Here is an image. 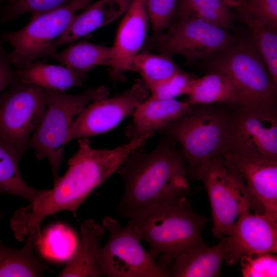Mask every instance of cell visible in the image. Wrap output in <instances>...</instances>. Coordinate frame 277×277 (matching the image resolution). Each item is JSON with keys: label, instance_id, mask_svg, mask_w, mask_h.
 Here are the masks:
<instances>
[{"label": "cell", "instance_id": "cell-13", "mask_svg": "<svg viewBox=\"0 0 277 277\" xmlns=\"http://www.w3.org/2000/svg\"><path fill=\"white\" fill-rule=\"evenodd\" d=\"M149 96L148 87L143 80H138L116 96L90 103L75 118L67 143L110 130L125 118L132 116L136 107Z\"/></svg>", "mask_w": 277, "mask_h": 277}, {"label": "cell", "instance_id": "cell-4", "mask_svg": "<svg viewBox=\"0 0 277 277\" xmlns=\"http://www.w3.org/2000/svg\"><path fill=\"white\" fill-rule=\"evenodd\" d=\"M231 112L210 105H192L161 131L180 147L189 175L224 152Z\"/></svg>", "mask_w": 277, "mask_h": 277}, {"label": "cell", "instance_id": "cell-31", "mask_svg": "<svg viewBox=\"0 0 277 277\" xmlns=\"http://www.w3.org/2000/svg\"><path fill=\"white\" fill-rule=\"evenodd\" d=\"M240 262L244 277H277V255L274 253L251 254L244 256Z\"/></svg>", "mask_w": 277, "mask_h": 277}, {"label": "cell", "instance_id": "cell-3", "mask_svg": "<svg viewBox=\"0 0 277 277\" xmlns=\"http://www.w3.org/2000/svg\"><path fill=\"white\" fill-rule=\"evenodd\" d=\"M206 219L192 209L187 197L168 204L149 206L135 212L129 223L149 251L160 255H177L206 244L201 237Z\"/></svg>", "mask_w": 277, "mask_h": 277}, {"label": "cell", "instance_id": "cell-30", "mask_svg": "<svg viewBox=\"0 0 277 277\" xmlns=\"http://www.w3.org/2000/svg\"><path fill=\"white\" fill-rule=\"evenodd\" d=\"M195 77L182 70L149 88L150 96L161 100H173L187 95Z\"/></svg>", "mask_w": 277, "mask_h": 277}, {"label": "cell", "instance_id": "cell-18", "mask_svg": "<svg viewBox=\"0 0 277 277\" xmlns=\"http://www.w3.org/2000/svg\"><path fill=\"white\" fill-rule=\"evenodd\" d=\"M192 105L186 101L161 100L149 96L135 109L125 130L129 139L155 131H162L187 113Z\"/></svg>", "mask_w": 277, "mask_h": 277}, {"label": "cell", "instance_id": "cell-14", "mask_svg": "<svg viewBox=\"0 0 277 277\" xmlns=\"http://www.w3.org/2000/svg\"><path fill=\"white\" fill-rule=\"evenodd\" d=\"M225 261L231 266L244 256L256 253H277V221L263 213H242L224 236Z\"/></svg>", "mask_w": 277, "mask_h": 277}, {"label": "cell", "instance_id": "cell-37", "mask_svg": "<svg viewBox=\"0 0 277 277\" xmlns=\"http://www.w3.org/2000/svg\"><path fill=\"white\" fill-rule=\"evenodd\" d=\"M277 32V24H268Z\"/></svg>", "mask_w": 277, "mask_h": 277}, {"label": "cell", "instance_id": "cell-15", "mask_svg": "<svg viewBox=\"0 0 277 277\" xmlns=\"http://www.w3.org/2000/svg\"><path fill=\"white\" fill-rule=\"evenodd\" d=\"M225 160L240 174L262 212L277 211V161L225 152Z\"/></svg>", "mask_w": 277, "mask_h": 277}, {"label": "cell", "instance_id": "cell-8", "mask_svg": "<svg viewBox=\"0 0 277 277\" xmlns=\"http://www.w3.org/2000/svg\"><path fill=\"white\" fill-rule=\"evenodd\" d=\"M93 0H75L65 6L32 14L29 23L21 29L3 34L11 46L7 54L9 63L16 70L21 69L38 58L50 56L52 45L65 31L77 12L91 4Z\"/></svg>", "mask_w": 277, "mask_h": 277}, {"label": "cell", "instance_id": "cell-26", "mask_svg": "<svg viewBox=\"0 0 277 277\" xmlns=\"http://www.w3.org/2000/svg\"><path fill=\"white\" fill-rule=\"evenodd\" d=\"M124 70L138 73L148 88L182 71L171 56L148 52H140L126 60L121 67V71Z\"/></svg>", "mask_w": 277, "mask_h": 277}, {"label": "cell", "instance_id": "cell-34", "mask_svg": "<svg viewBox=\"0 0 277 277\" xmlns=\"http://www.w3.org/2000/svg\"><path fill=\"white\" fill-rule=\"evenodd\" d=\"M64 227L58 226L57 228L50 229L48 236L46 235L45 241V248L48 250V253L56 246L51 254V256L61 258L60 251L62 258H66L69 255L74 247L73 239L71 234L67 233Z\"/></svg>", "mask_w": 277, "mask_h": 277}, {"label": "cell", "instance_id": "cell-16", "mask_svg": "<svg viewBox=\"0 0 277 277\" xmlns=\"http://www.w3.org/2000/svg\"><path fill=\"white\" fill-rule=\"evenodd\" d=\"M225 255L223 237L211 247L206 244L177 255H160L157 262L167 277H215Z\"/></svg>", "mask_w": 277, "mask_h": 277}, {"label": "cell", "instance_id": "cell-11", "mask_svg": "<svg viewBox=\"0 0 277 277\" xmlns=\"http://www.w3.org/2000/svg\"><path fill=\"white\" fill-rule=\"evenodd\" d=\"M235 107L223 153L277 161V109Z\"/></svg>", "mask_w": 277, "mask_h": 277}, {"label": "cell", "instance_id": "cell-23", "mask_svg": "<svg viewBox=\"0 0 277 277\" xmlns=\"http://www.w3.org/2000/svg\"><path fill=\"white\" fill-rule=\"evenodd\" d=\"M15 72L17 79L23 83L64 92L71 87L82 86L87 77L66 66L39 62H34Z\"/></svg>", "mask_w": 277, "mask_h": 277}, {"label": "cell", "instance_id": "cell-36", "mask_svg": "<svg viewBox=\"0 0 277 277\" xmlns=\"http://www.w3.org/2000/svg\"><path fill=\"white\" fill-rule=\"evenodd\" d=\"M267 214V213H266ZM272 217L275 220L277 221V211L271 214H267Z\"/></svg>", "mask_w": 277, "mask_h": 277}, {"label": "cell", "instance_id": "cell-5", "mask_svg": "<svg viewBox=\"0 0 277 277\" xmlns=\"http://www.w3.org/2000/svg\"><path fill=\"white\" fill-rule=\"evenodd\" d=\"M47 104L42 118L30 137L29 147L37 160H48L54 182L58 176L65 145L72 125L77 116L90 103L108 97L104 85L87 89L77 94L46 89Z\"/></svg>", "mask_w": 277, "mask_h": 277}, {"label": "cell", "instance_id": "cell-6", "mask_svg": "<svg viewBox=\"0 0 277 277\" xmlns=\"http://www.w3.org/2000/svg\"><path fill=\"white\" fill-rule=\"evenodd\" d=\"M209 61L211 70L231 81L244 106L277 109V90L250 35L236 38Z\"/></svg>", "mask_w": 277, "mask_h": 277}, {"label": "cell", "instance_id": "cell-10", "mask_svg": "<svg viewBox=\"0 0 277 277\" xmlns=\"http://www.w3.org/2000/svg\"><path fill=\"white\" fill-rule=\"evenodd\" d=\"M0 98V142L22 155L47 104L46 89L17 79Z\"/></svg>", "mask_w": 277, "mask_h": 277}, {"label": "cell", "instance_id": "cell-2", "mask_svg": "<svg viewBox=\"0 0 277 277\" xmlns=\"http://www.w3.org/2000/svg\"><path fill=\"white\" fill-rule=\"evenodd\" d=\"M143 147L132 152L117 171L124 191L117 210L128 219L142 208L178 201L190 192L186 161L171 137L165 135L150 152Z\"/></svg>", "mask_w": 277, "mask_h": 277}, {"label": "cell", "instance_id": "cell-33", "mask_svg": "<svg viewBox=\"0 0 277 277\" xmlns=\"http://www.w3.org/2000/svg\"><path fill=\"white\" fill-rule=\"evenodd\" d=\"M233 7L266 24H277V0H230Z\"/></svg>", "mask_w": 277, "mask_h": 277}, {"label": "cell", "instance_id": "cell-7", "mask_svg": "<svg viewBox=\"0 0 277 277\" xmlns=\"http://www.w3.org/2000/svg\"><path fill=\"white\" fill-rule=\"evenodd\" d=\"M192 177L201 181L206 188L211 209L212 231L220 240L244 212L260 210L242 176L222 155L202 166Z\"/></svg>", "mask_w": 277, "mask_h": 277}, {"label": "cell", "instance_id": "cell-28", "mask_svg": "<svg viewBox=\"0 0 277 277\" xmlns=\"http://www.w3.org/2000/svg\"><path fill=\"white\" fill-rule=\"evenodd\" d=\"M236 9L249 29L250 36L277 90V32L270 25L255 19L241 9Z\"/></svg>", "mask_w": 277, "mask_h": 277}, {"label": "cell", "instance_id": "cell-29", "mask_svg": "<svg viewBox=\"0 0 277 277\" xmlns=\"http://www.w3.org/2000/svg\"><path fill=\"white\" fill-rule=\"evenodd\" d=\"M75 0H7L1 13V22L7 23L26 13L36 14L67 5Z\"/></svg>", "mask_w": 277, "mask_h": 277}, {"label": "cell", "instance_id": "cell-24", "mask_svg": "<svg viewBox=\"0 0 277 277\" xmlns=\"http://www.w3.org/2000/svg\"><path fill=\"white\" fill-rule=\"evenodd\" d=\"M66 67L80 74L87 73L99 65L111 67L113 61L112 47L81 41L70 45L50 56Z\"/></svg>", "mask_w": 277, "mask_h": 277}, {"label": "cell", "instance_id": "cell-32", "mask_svg": "<svg viewBox=\"0 0 277 277\" xmlns=\"http://www.w3.org/2000/svg\"><path fill=\"white\" fill-rule=\"evenodd\" d=\"M179 0H145L154 34L158 35L172 24Z\"/></svg>", "mask_w": 277, "mask_h": 277}, {"label": "cell", "instance_id": "cell-20", "mask_svg": "<svg viewBox=\"0 0 277 277\" xmlns=\"http://www.w3.org/2000/svg\"><path fill=\"white\" fill-rule=\"evenodd\" d=\"M79 244L65 267L58 274L60 277L102 276L98 259L100 241L106 229L92 219L83 222L80 227Z\"/></svg>", "mask_w": 277, "mask_h": 277}, {"label": "cell", "instance_id": "cell-25", "mask_svg": "<svg viewBox=\"0 0 277 277\" xmlns=\"http://www.w3.org/2000/svg\"><path fill=\"white\" fill-rule=\"evenodd\" d=\"M22 155L0 142V190L2 194L21 197L29 203L34 202L44 189L28 186L21 175L18 163Z\"/></svg>", "mask_w": 277, "mask_h": 277}, {"label": "cell", "instance_id": "cell-22", "mask_svg": "<svg viewBox=\"0 0 277 277\" xmlns=\"http://www.w3.org/2000/svg\"><path fill=\"white\" fill-rule=\"evenodd\" d=\"M187 95L186 101L191 105L220 103L244 106L240 95L229 78L214 70L201 77H195Z\"/></svg>", "mask_w": 277, "mask_h": 277}, {"label": "cell", "instance_id": "cell-35", "mask_svg": "<svg viewBox=\"0 0 277 277\" xmlns=\"http://www.w3.org/2000/svg\"><path fill=\"white\" fill-rule=\"evenodd\" d=\"M7 54L3 49H1L0 56V90H3L6 87L9 86L16 81L15 71L10 67Z\"/></svg>", "mask_w": 277, "mask_h": 277}, {"label": "cell", "instance_id": "cell-17", "mask_svg": "<svg viewBox=\"0 0 277 277\" xmlns=\"http://www.w3.org/2000/svg\"><path fill=\"white\" fill-rule=\"evenodd\" d=\"M149 18L145 0H132L124 14L112 46V73L121 71L123 64L140 52L144 43Z\"/></svg>", "mask_w": 277, "mask_h": 277}, {"label": "cell", "instance_id": "cell-9", "mask_svg": "<svg viewBox=\"0 0 277 277\" xmlns=\"http://www.w3.org/2000/svg\"><path fill=\"white\" fill-rule=\"evenodd\" d=\"M102 224L109 231L108 240L98 252L103 276L107 277H167L157 258L146 250L132 226L124 227L106 216Z\"/></svg>", "mask_w": 277, "mask_h": 277}, {"label": "cell", "instance_id": "cell-1", "mask_svg": "<svg viewBox=\"0 0 277 277\" xmlns=\"http://www.w3.org/2000/svg\"><path fill=\"white\" fill-rule=\"evenodd\" d=\"M153 134L150 132L131 138L112 149H95L91 146L88 137L78 139V150L68 160L66 173L59 176L51 189H44L34 202L14 211L10 226L15 239L24 241L45 217L59 211L67 210L75 215L92 191L118 171L131 152L143 146Z\"/></svg>", "mask_w": 277, "mask_h": 277}, {"label": "cell", "instance_id": "cell-21", "mask_svg": "<svg viewBox=\"0 0 277 277\" xmlns=\"http://www.w3.org/2000/svg\"><path fill=\"white\" fill-rule=\"evenodd\" d=\"M26 241L21 249L0 245L1 277H38L53 270L42 263L34 255L33 250L41 241L40 226L28 233Z\"/></svg>", "mask_w": 277, "mask_h": 277}, {"label": "cell", "instance_id": "cell-27", "mask_svg": "<svg viewBox=\"0 0 277 277\" xmlns=\"http://www.w3.org/2000/svg\"><path fill=\"white\" fill-rule=\"evenodd\" d=\"M231 7L227 0H179L174 21L200 18L228 30L234 20Z\"/></svg>", "mask_w": 277, "mask_h": 277}, {"label": "cell", "instance_id": "cell-12", "mask_svg": "<svg viewBox=\"0 0 277 277\" xmlns=\"http://www.w3.org/2000/svg\"><path fill=\"white\" fill-rule=\"evenodd\" d=\"M156 36L161 53L180 55L190 61L210 60L236 39L228 30L196 18L174 20Z\"/></svg>", "mask_w": 277, "mask_h": 277}, {"label": "cell", "instance_id": "cell-19", "mask_svg": "<svg viewBox=\"0 0 277 277\" xmlns=\"http://www.w3.org/2000/svg\"><path fill=\"white\" fill-rule=\"evenodd\" d=\"M132 0H98L75 14L65 31L53 43L52 49L70 43L107 25L124 14Z\"/></svg>", "mask_w": 277, "mask_h": 277}]
</instances>
